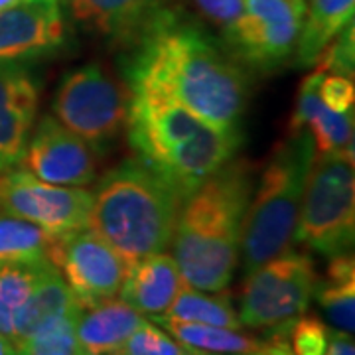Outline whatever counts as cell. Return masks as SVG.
<instances>
[{"mask_svg": "<svg viewBox=\"0 0 355 355\" xmlns=\"http://www.w3.org/2000/svg\"><path fill=\"white\" fill-rule=\"evenodd\" d=\"M18 2H22V0H0V12L6 10V8H10L14 4H18Z\"/></svg>", "mask_w": 355, "mask_h": 355, "instance_id": "cell-35", "label": "cell"}, {"mask_svg": "<svg viewBox=\"0 0 355 355\" xmlns=\"http://www.w3.org/2000/svg\"><path fill=\"white\" fill-rule=\"evenodd\" d=\"M286 334L288 331H272V334H268L263 352L253 355H294L291 352V347H288V342H286Z\"/></svg>", "mask_w": 355, "mask_h": 355, "instance_id": "cell-33", "label": "cell"}, {"mask_svg": "<svg viewBox=\"0 0 355 355\" xmlns=\"http://www.w3.org/2000/svg\"><path fill=\"white\" fill-rule=\"evenodd\" d=\"M91 196L89 227L128 263L170 247L182 198L139 158L111 168Z\"/></svg>", "mask_w": 355, "mask_h": 355, "instance_id": "cell-4", "label": "cell"}, {"mask_svg": "<svg viewBox=\"0 0 355 355\" xmlns=\"http://www.w3.org/2000/svg\"><path fill=\"white\" fill-rule=\"evenodd\" d=\"M324 71L314 69L304 77L291 119V135L306 130L314 140L318 154L354 156V111L336 113L318 97V83Z\"/></svg>", "mask_w": 355, "mask_h": 355, "instance_id": "cell-15", "label": "cell"}, {"mask_svg": "<svg viewBox=\"0 0 355 355\" xmlns=\"http://www.w3.org/2000/svg\"><path fill=\"white\" fill-rule=\"evenodd\" d=\"M146 320L121 298L83 308L76 320V355L114 354Z\"/></svg>", "mask_w": 355, "mask_h": 355, "instance_id": "cell-17", "label": "cell"}, {"mask_svg": "<svg viewBox=\"0 0 355 355\" xmlns=\"http://www.w3.org/2000/svg\"><path fill=\"white\" fill-rule=\"evenodd\" d=\"M354 62H355V36L354 24L347 26L342 34H338L330 44L318 55L314 67L324 73H336L354 79Z\"/></svg>", "mask_w": 355, "mask_h": 355, "instance_id": "cell-29", "label": "cell"}, {"mask_svg": "<svg viewBox=\"0 0 355 355\" xmlns=\"http://www.w3.org/2000/svg\"><path fill=\"white\" fill-rule=\"evenodd\" d=\"M354 156L318 154L306 182L294 243L324 257L352 253L355 241Z\"/></svg>", "mask_w": 355, "mask_h": 355, "instance_id": "cell-6", "label": "cell"}, {"mask_svg": "<svg viewBox=\"0 0 355 355\" xmlns=\"http://www.w3.org/2000/svg\"><path fill=\"white\" fill-rule=\"evenodd\" d=\"M55 235L22 217L0 211V265L50 261Z\"/></svg>", "mask_w": 355, "mask_h": 355, "instance_id": "cell-25", "label": "cell"}, {"mask_svg": "<svg viewBox=\"0 0 355 355\" xmlns=\"http://www.w3.org/2000/svg\"><path fill=\"white\" fill-rule=\"evenodd\" d=\"M128 46V87L158 91L216 127L239 130L247 73L200 26L160 8Z\"/></svg>", "mask_w": 355, "mask_h": 355, "instance_id": "cell-1", "label": "cell"}, {"mask_svg": "<svg viewBox=\"0 0 355 355\" xmlns=\"http://www.w3.org/2000/svg\"><path fill=\"white\" fill-rule=\"evenodd\" d=\"M254 184L253 166L231 158L182 202L170 247L184 284L227 291L239 265Z\"/></svg>", "mask_w": 355, "mask_h": 355, "instance_id": "cell-2", "label": "cell"}, {"mask_svg": "<svg viewBox=\"0 0 355 355\" xmlns=\"http://www.w3.org/2000/svg\"><path fill=\"white\" fill-rule=\"evenodd\" d=\"M245 12L223 36L227 53L254 71H272L294 55L306 4L292 0H243Z\"/></svg>", "mask_w": 355, "mask_h": 355, "instance_id": "cell-9", "label": "cell"}, {"mask_svg": "<svg viewBox=\"0 0 355 355\" xmlns=\"http://www.w3.org/2000/svg\"><path fill=\"white\" fill-rule=\"evenodd\" d=\"M318 280L314 261L292 249L257 266L247 272L239 296L241 326L268 334L288 331L308 312Z\"/></svg>", "mask_w": 355, "mask_h": 355, "instance_id": "cell-7", "label": "cell"}, {"mask_svg": "<svg viewBox=\"0 0 355 355\" xmlns=\"http://www.w3.org/2000/svg\"><path fill=\"white\" fill-rule=\"evenodd\" d=\"M91 202L85 188L55 186L22 166L0 172V211L28 219L55 237L89 227Z\"/></svg>", "mask_w": 355, "mask_h": 355, "instance_id": "cell-10", "label": "cell"}, {"mask_svg": "<svg viewBox=\"0 0 355 355\" xmlns=\"http://www.w3.org/2000/svg\"><path fill=\"white\" fill-rule=\"evenodd\" d=\"M355 0H306V14L294 58L300 67H314L318 55L338 34L354 24Z\"/></svg>", "mask_w": 355, "mask_h": 355, "instance_id": "cell-20", "label": "cell"}, {"mask_svg": "<svg viewBox=\"0 0 355 355\" xmlns=\"http://www.w3.org/2000/svg\"><path fill=\"white\" fill-rule=\"evenodd\" d=\"M18 352H16V345H14L6 336H2L0 334V355H16Z\"/></svg>", "mask_w": 355, "mask_h": 355, "instance_id": "cell-34", "label": "cell"}, {"mask_svg": "<svg viewBox=\"0 0 355 355\" xmlns=\"http://www.w3.org/2000/svg\"><path fill=\"white\" fill-rule=\"evenodd\" d=\"M83 308L77 304L64 277L53 266L50 272L40 280L32 296L22 308L14 328V345H20L38 331L53 326L64 318L76 316Z\"/></svg>", "mask_w": 355, "mask_h": 355, "instance_id": "cell-19", "label": "cell"}, {"mask_svg": "<svg viewBox=\"0 0 355 355\" xmlns=\"http://www.w3.org/2000/svg\"><path fill=\"white\" fill-rule=\"evenodd\" d=\"M292 2H298V4H306V0H292Z\"/></svg>", "mask_w": 355, "mask_h": 355, "instance_id": "cell-36", "label": "cell"}, {"mask_svg": "<svg viewBox=\"0 0 355 355\" xmlns=\"http://www.w3.org/2000/svg\"><path fill=\"white\" fill-rule=\"evenodd\" d=\"M93 148L60 125L53 114H44L32 130L18 166L55 186L83 188L95 180L97 160Z\"/></svg>", "mask_w": 355, "mask_h": 355, "instance_id": "cell-12", "label": "cell"}, {"mask_svg": "<svg viewBox=\"0 0 355 355\" xmlns=\"http://www.w3.org/2000/svg\"><path fill=\"white\" fill-rule=\"evenodd\" d=\"M168 334H172L178 342L188 345L202 355H253L263 352L265 340L254 338L243 330L191 324L176 320H153Z\"/></svg>", "mask_w": 355, "mask_h": 355, "instance_id": "cell-22", "label": "cell"}, {"mask_svg": "<svg viewBox=\"0 0 355 355\" xmlns=\"http://www.w3.org/2000/svg\"><path fill=\"white\" fill-rule=\"evenodd\" d=\"M50 261L81 308H93L116 298L130 266L91 227L55 237Z\"/></svg>", "mask_w": 355, "mask_h": 355, "instance_id": "cell-11", "label": "cell"}, {"mask_svg": "<svg viewBox=\"0 0 355 355\" xmlns=\"http://www.w3.org/2000/svg\"><path fill=\"white\" fill-rule=\"evenodd\" d=\"M128 91V142L182 202L237 153L239 130L216 127L158 91Z\"/></svg>", "mask_w": 355, "mask_h": 355, "instance_id": "cell-3", "label": "cell"}, {"mask_svg": "<svg viewBox=\"0 0 355 355\" xmlns=\"http://www.w3.org/2000/svg\"><path fill=\"white\" fill-rule=\"evenodd\" d=\"M123 355H202L182 342H178L172 334L146 320L139 330L128 338L125 345L119 349Z\"/></svg>", "mask_w": 355, "mask_h": 355, "instance_id": "cell-26", "label": "cell"}, {"mask_svg": "<svg viewBox=\"0 0 355 355\" xmlns=\"http://www.w3.org/2000/svg\"><path fill=\"white\" fill-rule=\"evenodd\" d=\"M324 355H355L354 334L340 330H330V340Z\"/></svg>", "mask_w": 355, "mask_h": 355, "instance_id": "cell-32", "label": "cell"}, {"mask_svg": "<svg viewBox=\"0 0 355 355\" xmlns=\"http://www.w3.org/2000/svg\"><path fill=\"white\" fill-rule=\"evenodd\" d=\"M193 10L225 36L245 12L243 0H190Z\"/></svg>", "mask_w": 355, "mask_h": 355, "instance_id": "cell-30", "label": "cell"}, {"mask_svg": "<svg viewBox=\"0 0 355 355\" xmlns=\"http://www.w3.org/2000/svg\"><path fill=\"white\" fill-rule=\"evenodd\" d=\"M314 156L316 146L308 130L294 132L270 154L245 216L239 257L245 275L292 249Z\"/></svg>", "mask_w": 355, "mask_h": 355, "instance_id": "cell-5", "label": "cell"}, {"mask_svg": "<svg viewBox=\"0 0 355 355\" xmlns=\"http://www.w3.org/2000/svg\"><path fill=\"white\" fill-rule=\"evenodd\" d=\"M79 24L128 44L162 8V0H67Z\"/></svg>", "mask_w": 355, "mask_h": 355, "instance_id": "cell-18", "label": "cell"}, {"mask_svg": "<svg viewBox=\"0 0 355 355\" xmlns=\"http://www.w3.org/2000/svg\"><path fill=\"white\" fill-rule=\"evenodd\" d=\"M109 355H123V354H119V352H114V354H109Z\"/></svg>", "mask_w": 355, "mask_h": 355, "instance_id": "cell-37", "label": "cell"}, {"mask_svg": "<svg viewBox=\"0 0 355 355\" xmlns=\"http://www.w3.org/2000/svg\"><path fill=\"white\" fill-rule=\"evenodd\" d=\"M130 91L99 64L69 71L53 97V119L91 146L114 140L127 127Z\"/></svg>", "mask_w": 355, "mask_h": 355, "instance_id": "cell-8", "label": "cell"}, {"mask_svg": "<svg viewBox=\"0 0 355 355\" xmlns=\"http://www.w3.org/2000/svg\"><path fill=\"white\" fill-rule=\"evenodd\" d=\"M16 355H18V354H16Z\"/></svg>", "mask_w": 355, "mask_h": 355, "instance_id": "cell-38", "label": "cell"}, {"mask_svg": "<svg viewBox=\"0 0 355 355\" xmlns=\"http://www.w3.org/2000/svg\"><path fill=\"white\" fill-rule=\"evenodd\" d=\"M182 288L184 279L176 261L164 251L130 263L116 298L142 316L153 318L164 314Z\"/></svg>", "mask_w": 355, "mask_h": 355, "instance_id": "cell-16", "label": "cell"}, {"mask_svg": "<svg viewBox=\"0 0 355 355\" xmlns=\"http://www.w3.org/2000/svg\"><path fill=\"white\" fill-rule=\"evenodd\" d=\"M51 261L38 263H4L0 265V334L14 340L16 320L32 296L38 282L51 268ZM14 343V342H12Z\"/></svg>", "mask_w": 355, "mask_h": 355, "instance_id": "cell-24", "label": "cell"}, {"mask_svg": "<svg viewBox=\"0 0 355 355\" xmlns=\"http://www.w3.org/2000/svg\"><path fill=\"white\" fill-rule=\"evenodd\" d=\"M330 340V328L314 316H300L286 334L294 355H324Z\"/></svg>", "mask_w": 355, "mask_h": 355, "instance_id": "cell-28", "label": "cell"}, {"mask_svg": "<svg viewBox=\"0 0 355 355\" xmlns=\"http://www.w3.org/2000/svg\"><path fill=\"white\" fill-rule=\"evenodd\" d=\"M314 298L334 330H355V261L352 253L330 257L326 277L318 280Z\"/></svg>", "mask_w": 355, "mask_h": 355, "instance_id": "cell-21", "label": "cell"}, {"mask_svg": "<svg viewBox=\"0 0 355 355\" xmlns=\"http://www.w3.org/2000/svg\"><path fill=\"white\" fill-rule=\"evenodd\" d=\"M65 44L60 0H22L0 12V62H24Z\"/></svg>", "mask_w": 355, "mask_h": 355, "instance_id": "cell-13", "label": "cell"}, {"mask_svg": "<svg viewBox=\"0 0 355 355\" xmlns=\"http://www.w3.org/2000/svg\"><path fill=\"white\" fill-rule=\"evenodd\" d=\"M148 320H176L191 324H207L231 330H243L239 314L233 306V298L227 291L205 292L184 284L176 300L160 316Z\"/></svg>", "mask_w": 355, "mask_h": 355, "instance_id": "cell-23", "label": "cell"}, {"mask_svg": "<svg viewBox=\"0 0 355 355\" xmlns=\"http://www.w3.org/2000/svg\"><path fill=\"white\" fill-rule=\"evenodd\" d=\"M40 89L20 62H0V172L20 164L34 130Z\"/></svg>", "mask_w": 355, "mask_h": 355, "instance_id": "cell-14", "label": "cell"}, {"mask_svg": "<svg viewBox=\"0 0 355 355\" xmlns=\"http://www.w3.org/2000/svg\"><path fill=\"white\" fill-rule=\"evenodd\" d=\"M318 97L322 103L336 111V113H347L354 111L355 103V85L354 79L345 76H331L322 77V81L318 83Z\"/></svg>", "mask_w": 355, "mask_h": 355, "instance_id": "cell-31", "label": "cell"}, {"mask_svg": "<svg viewBox=\"0 0 355 355\" xmlns=\"http://www.w3.org/2000/svg\"><path fill=\"white\" fill-rule=\"evenodd\" d=\"M76 316L64 318L16 345L18 355H76Z\"/></svg>", "mask_w": 355, "mask_h": 355, "instance_id": "cell-27", "label": "cell"}]
</instances>
